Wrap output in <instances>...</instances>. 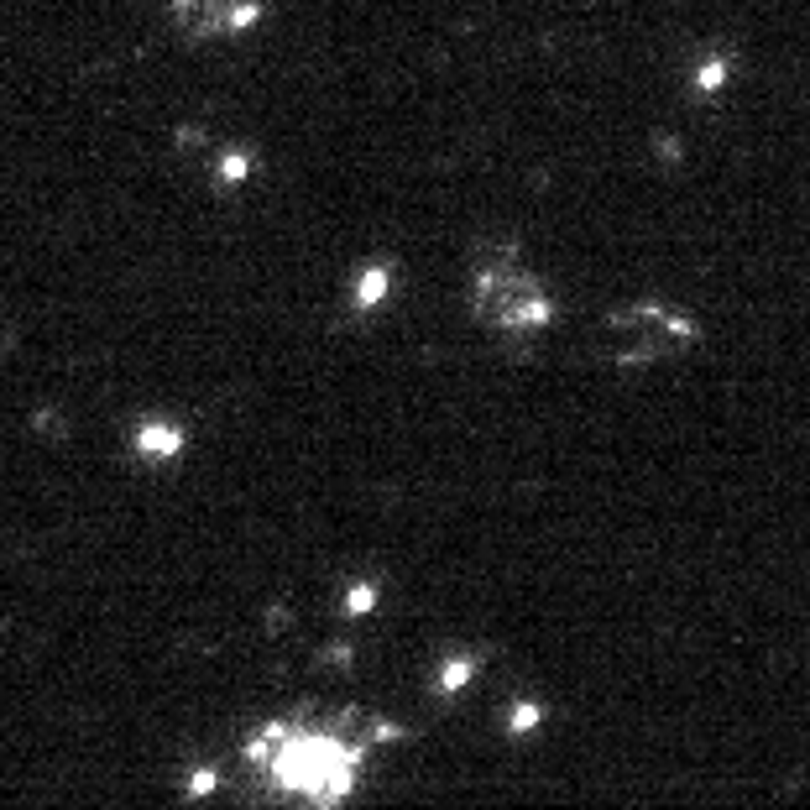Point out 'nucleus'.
Listing matches in <instances>:
<instances>
[{
	"mask_svg": "<svg viewBox=\"0 0 810 810\" xmlns=\"http://www.w3.org/2000/svg\"><path fill=\"white\" fill-rule=\"evenodd\" d=\"M471 675H476V664H471V659H450L445 669H439V690H450V696H455V690H466V685H471Z\"/></svg>",
	"mask_w": 810,
	"mask_h": 810,
	"instance_id": "nucleus-7",
	"label": "nucleus"
},
{
	"mask_svg": "<svg viewBox=\"0 0 810 810\" xmlns=\"http://www.w3.org/2000/svg\"><path fill=\"white\" fill-rule=\"evenodd\" d=\"M220 178H225V183L251 178V152H225V157H220Z\"/></svg>",
	"mask_w": 810,
	"mask_h": 810,
	"instance_id": "nucleus-8",
	"label": "nucleus"
},
{
	"mask_svg": "<svg viewBox=\"0 0 810 810\" xmlns=\"http://www.w3.org/2000/svg\"><path fill=\"white\" fill-rule=\"evenodd\" d=\"M696 84L706 89V95H711V89H722V84H727V63H722V58H711V63H701V74H696Z\"/></svg>",
	"mask_w": 810,
	"mask_h": 810,
	"instance_id": "nucleus-11",
	"label": "nucleus"
},
{
	"mask_svg": "<svg viewBox=\"0 0 810 810\" xmlns=\"http://www.w3.org/2000/svg\"><path fill=\"white\" fill-rule=\"evenodd\" d=\"M471 309L486 330L497 335H539L554 319V298L544 283L518 262L513 246H502L497 257H486L471 277Z\"/></svg>",
	"mask_w": 810,
	"mask_h": 810,
	"instance_id": "nucleus-1",
	"label": "nucleus"
},
{
	"mask_svg": "<svg viewBox=\"0 0 810 810\" xmlns=\"http://www.w3.org/2000/svg\"><path fill=\"white\" fill-rule=\"evenodd\" d=\"M539 716H544V711H539L534 701H518L513 716H507V727H513V732H528V727H539Z\"/></svg>",
	"mask_w": 810,
	"mask_h": 810,
	"instance_id": "nucleus-10",
	"label": "nucleus"
},
{
	"mask_svg": "<svg viewBox=\"0 0 810 810\" xmlns=\"http://www.w3.org/2000/svg\"><path fill=\"white\" fill-rule=\"evenodd\" d=\"M168 6V21L178 37H194V42H220V37H246L262 27L267 6L262 0H162Z\"/></svg>",
	"mask_w": 810,
	"mask_h": 810,
	"instance_id": "nucleus-4",
	"label": "nucleus"
},
{
	"mask_svg": "<svg viewBox=\"0 0 810 810\" xmlns=\"http://www.w3.org/2000/svg\"><path fill=\"white\" fill-rule=\"evenodd\" d=\"M183 445H189V429L173 424V419H147V424H136L131 434V450L152 460V466H168V460L183 455Z\"/></svg>",
	"mask_w": 810,
	"mask_h": 810,
	"instance_id": "nucleus-5",
	"label": "nucleus"
},
{
	"mask_svg": "<svg viewBox=\"0 0 810 810\" xmlns=\"http://www.w3.org/2000/svg\"><path fill=\"white\" fill-rule=\"evenodd\" d=\"M612 330H617V340H622V351H617V361L622 366H643V361H659V356H669V351H680V345H690L701 330H696V319H685V314H675V309H664V304H633V309H622L617 319H612Z\"/></svg>",
	"mask_w": 810,
	"mask_h": 810,
	"instance_id": "nucleus-3",
	"label": "nucleus"
},
{
	"mask_svg": "<svg viewBox=\"0 0 810 810\" xmlns=\"http://www.w3.org/2000/svg\"><path fill=\"white\" fill-rule=\"evenodd\" d=\"M215 784H220V774H215V769H194V779H189V795H194V800H204V795H215Z\"/></svg>",
	"mask_w": 810,
	"mask_h": 810,
	"instance_id": "nucleus-12",
	"label": "nucleus"
},
{
	"mask_svg": "<svg viewBox=\"0 0 810 810\" xmlns=\"http://www.w3.org/2000/svg\"><path fill=\"white\" fill-rule=\"evenodd\" d=\"M387 288H392V272H387L382 262H366V267L356 272V283H351V298H356V309H361V314L382 309V304H387Z\"/></svg>",
	"mask_w": 810,
	"mask_h": 810,
	"instance_id": "nucleus-6",
	"label": "nucleus"
},
{
	"mask_svg": "<svg viewBox=\"0 0 810 810\" xmlns=\"http://www.w3.org/2000/svg\"><path fill=\"white\" fill-rule=\"evenodd\" d=\"M345 607H351V617H366V612L377 607V586H372V581L351 586V596H345Z\"/></svg>",
	"mask_w": 810,
	"mask_h": 810,
	"instance_id": "nucleus-9",
	"label": "nucleus"
},
{
	"mask_svg": "<svg viewBox=\"0 0 810 810\" xmlns=\"http://www.w3.org/2000/svg\"><path fill=\"white\" fill-rule=\"evenodd\" d=\"M267 763H272L277 784L304 790L319 805H335L356 784L361 748L340 743V737H324V732H283V737H277V748L267 753Z\"/></svg>",
	"mask_w": 810,
	"mask_h": 810,
	"instance_id": "nucleus-2",
	"label": "nucleus"
}]
</instances>
